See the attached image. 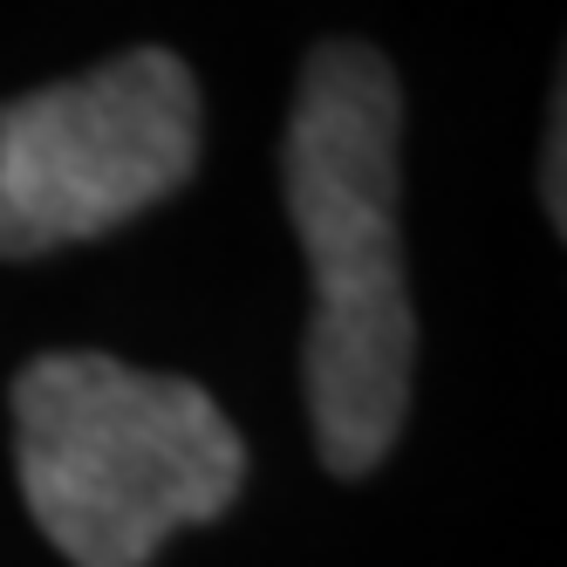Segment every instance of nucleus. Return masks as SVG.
Returning a JSON list of instances; mask_svg holds the SVG:
<instances>
[{"mask_svg": "<svg viewBox=\"0 0 567 567\" xmlns=\"http://www.w3.org/2000/svg\"><path fill=\"white\" fill-rule=\"evenodd\" d=\"M198 165V83L172 49H131L75 83L0 103V260L96 239L172 198Z\"/></svg>", "mask_w": 567, "mask_h": 567, "instance_id": "nucleus-3", "label": "nucleus"}, {"mask_svg": "<svg viewBox=\"0 0 567 567\" xmlns=\"http://www.w3.org/2000/svg\"><path fill=\"white\" fill-rule=\"evenodd\" d=\"M560 137H567V124H560V103H554V124H547V213L560 219Z\"/></svg>", "mask_w": 567, "mask_h": 567, "instance_id": "nucleus-4", "label": "nucleus"}, {"mask_svg": "<svg viewBox=\"0 0 567 567\" xmlns=\"http://www.w3.org/2000/svg\"><path fill=\"white\" fill-rule=\"evenodd\" d=\"M396 137L403 96L390 62L362 42H321L295 90L280 185L315 280L308 417L321 465L342 478L377 472L411 411L417 315L396 239Z\"/></svg>", "mask_w": 567, "mask_h": 567, "instance_id": "nucleus-1", "label": "nucleus"}, {"mask_svg": "<svg viewBox=\"0 0 567 567\" xmlns=\"http://www.w3.org/2000/svg\"><path fill=\"white\" fill-rule=\"evenodd\" d=\"M14 465L34 526L75 567H144L178 526L233 506L247 444L185 377L55 349L14 377Z\"/></svg>", "mask_w": 567, "mask_h": 567, "instance_id": "nucleus-2", "label": "nucleus"}]
</instances>
